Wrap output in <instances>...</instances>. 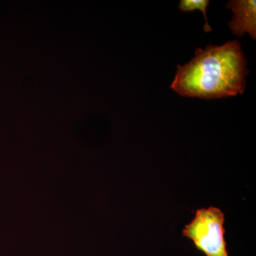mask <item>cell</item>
Here are the masks:
<instances>
[{
    "label": "cell",
    "mask_w": 256,
    "mask_h": 256,
    "mask_svg": "<svg viewBox=\"0 0 256 256\" xmlns=\"http://www.w3.org/2000/svg\"><path fill=\"white\" fill-rule=\"evenodd\" d=\"M208 0H182L180 1L178 8L182 12H192L194 10H198L203 13L205 18V25L204 30L205 32H210L212 28L208 22L206 16L207 6L210 4Z\"/></svg>",
    "instance_id": "cell-4"
},
{
    "label": "cell",
    "mask_w": 256,
    "mask_h": 256,
    "mask_svg": "<svg viewBox=\"0 0 256 256\" xmlns=\"http://www.w3.org/2000/svg\"><path fill=\"white\" fill-rule=\"evenodd\" d=\"M224 222V214L220 208L213 206L200 208L191 223L183 229L182 234L206 256H229Z\"/></svg>",
    "instance_id": "cell-2"
},
{
    "label": "cell",
    "mask_w": 256,
    "mask_h": 256,
    "mask_svg": "<svg viewBox=\"0 0 256 256\" xmlns=\"http://www.w3.org/2000/svg\"><path fill=\"white\" fill-rule=\"evenodd\" d=\"M171 88L184 97L205 100L242 94L248 74L239 42L197 48L188 63L178 66Z\"/></svg>",
    "instance_id": "cell-1"
},
{
    "label": "cell",
    "mask_w": 256,
    "mask_h": 256,
    "mask_svg": "<svg viewBox=\"0 0 256 256\" xmlns=\"http://www.w3.org/2000/svg\"><path fill=\"white\" fill-rule=\"evenodd\" d=\"M256 2L255 0H232L226 4L233 12V18L228 26L236 36L240 37L248 33L256 38Z\"/></svg>",
    "instance_id": "cell-3"
}]
</instances>
